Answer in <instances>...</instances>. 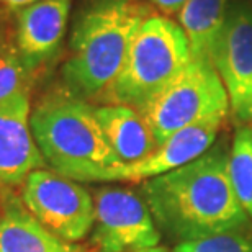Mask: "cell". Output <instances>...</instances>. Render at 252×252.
I'll use <instances>...</instances> for the list:
<instances>
[{
	"label": "cell",
	"instance_id": "6da1fadb",
	"mask_svg": "<svg viewBox=\"0 0 252 252\" xmlns=\"http://www.w3.org/2000/svg\"><path fill=\"white\" fill-rule=\"evenodd\" d=\"M228 158V144L220 141L193 162L144 180L143 196L167 238L179 244L223 231L251 229L252 221L231 185Z\"/></svg>",
	"mask_w": 252,
	"mask_h": 252
},
{
	"label": "cell",
	"instance_id": "7a4b0ae2",
	"mask_svg": "<svg viewBox=\"0 0 252 252\" xmlns=\"http://www.w3.org/2000/svg\"><path fill=\"white\" fill-rule=\"evenodd\" d=\"M149 15V8L136 0H89L75 17L70 56L61 69L67 94L82 100L105 95Z\"/></svg>",
	"mask_w": 252,
	"mask_h": 252
},
{
	"label": "cell",
	"instance_id": "3957f363",
	"mask_svg": "<svg viewBox=\"0 0 252 252\" xmlns=\"http://www.w3.org/2000/svg\"><path fill=\"white\" fill-rule=\"evenodd\" d=\"M30 128L46 164L75 182H115L122 165L95 108L74 95H51L30 115Z\"/></svg>",
	"mask_w": 252,
	"mask_h": 252
},
{
	"label": "cell",
	"instance_id": "277c9868",
	"mask_svg": "<svg viewBox=\"0 0 252 252\" xmlns=\"http://www.w3.org/2000/svg\"><path fill=\"white\" fill-rule=\"evenodd\" d=\"M191 61L187 36L167 17L149 15L129 44L125 64L103 97L139 110Z\"/></svg>",
	"mask_w": 252,
	"mask_h": 252
},
{
	"label": "cell",
	"instance_id": "5b68a950",
	"mask_svg": "<svg viewBox=\"0 0 252 252\" xmlns=\"http://www.w3.org/2000/svg\"><path fill=\"white\" fill-rule=\"evenodd\" d=\"M228 112V92L218 70L195 59L139 110L158 144L190 125Z\"/></svg>",
	"mask_w": 252,
	"mask_h": 252
},
{
	"label": "cell",
	"instance_id": "8992f818",
	"mask_svg": "<svg viewBox=\"0 0 252 252\" xmlns=\"http://www.w3.org/2000/svg\"><path fill=\"white\" fill-rule=\"evenodd\" d=\"M27 210L65 243L85 239L94 228V195L80 182L51 169H36L20 187Z\"/></svg>",
	"mask_w": 252,
	"mask_h": 252
},
{
	"label": "cell",
	"instance_id": "52a82bcc",
	"mask_svg": "<svg viewBox=\"0 0 252 252\" xmlns=\"http://www.w3.org/2000/svg\"><path fill=\"white\" fill-rule=\"evenodd\" d=\"M90 243L97 252H136L158 248L160 231L144 196L125 187L103 185L94 191Z\"/></svg>",
	"mask_w": 252,
	"mask_h": 252
},
{
	"label": "cell",
	"instance_id": "ba28073f",
	"mask_svg": "<svg viewBox=\"0 0 252 252\" xmlns=\"http://www.w3.org/2000/svg\"><path fill=\"white\" fill-rule=\"evenodd\" d=\"M213 64L228 92L229 110L241 125L252 122V7L233 2L213 54Z\"/></svg>",
	"mask_w": 252,
	"mask_h": 252
},
{
	"label": "cell",
	"instance_id": "9c48e42d",
	"mask_svg": "<svg viewBox=\"0 0 252 252\" xmlns=\"http://www.w3.org/2000/svg\"><path fill=\"white\" fill-rule=\"evenodd\" d=\"M226 117L228 115H215L174 133L149 158L120 165L115 182H144L193 162L215 144Z\"/></svg>",
	"mask_w": 252,
	"mask_h": 252
},
{
	"label": "cell",
	"instance_id": "30bf717a",
	"mask_svg": "<svg viewBox=\"0 0 252 252\" xmlns=\"http://www.w3.org/2000/svg\"><path fill=\"white\" fill-rule=\"evenodd\" d=\"M30 95L0 103V189L22 187L33 170L46 165L30 128Z\"/></svg>",
	"mask_w": 252,
	"mask_h": 252
},
{
	"label": "cell",
	"instance_id": "8fae6325",
	"mask_svg": "<svg viewBox=\"0 0 252 252\" xmlns=\"http://www.w3.org/2000/svg\"><path fill=\"white\" fill-rule=\"evenodd\" d=\"M69 12L70 0H39L18 12L15 44L25 69L32 75L58 54Z\"/></svg>",
	"mask_w": 252,
	"mask_h": 252
},
{
	"label": "cell",
	"instance_id": "7c38bea8",
	"mask_svg": "<svg viewBox=\"0 0 252 252\" xmlns=\"http://www.w3.org/2000/svg\"><path fill=\"white\" fill-rule=\"evenodd\" d=\"M0 200V252H84L44 228L12 190Z\"/></svg>",
	"mask_w": 252,
	"mask_h": 252
},
{
	"label": "cell",
	"instance_id": "4fadbf2b",
	"mask_svg": "<svg viewBox=\"0 0 252 252\" xmlns=\"http://www.w3.org/2000/svg\"><path fill=\"white\" fill-rule=\"evenodd\" d=\"M95 115L110 148L122 164H136L159 148L148 122L138 110L110 103L95 108Z\"/></svg>",
	"mask_w": 252,
	"mask_h": 252
},
{
	"label": "cell",
	"instance_id": "5bb4252c",
	"mask_svg": "<svg viewBox=\"0 0 252 252\" xmlns=\"http://www.w3.org/2000/svg\"><path fill=\"white\" fill-rule=\"evenodd\" d=\"M228 8L229 0H189L180 8L177 17L187 36L191 59L213 64V54Z\"/></svg>",
	"mask_w": 252,
	"mask_h": 252
},
{
	"label": "cell",
	"instance_id": "9a60e30c",
	"mask_svg": "<svg viewBox=\"0 0 252 252\" xmlns=\"http://www.w3.org/2000/svg\"><path fill=\"white\" fill-rule=\"evenodd\" d=\"M228 167L236 198L252 221V125H241L236 129Z\"/></svg>",
	"mask_w": 252,
	"mask_h": 252
},
{
	"label": "cell",
	"instance_id": "2e32d148",
	"mask_svg": "<svg viewBox=\"0 0 252 252\" xmlns=\"http://www.w3.org/2000/svg\"><path fill=\"white\" fill-rule=\"evenodd\" d=\"M32 77L20 59L15 39H8L0 28V103L30 95Z\"/></svg>",
	"mask_w": 252,
	"mask_h": 252
},
{
	"label": "cell",
	"instance_id": "e0dca14e",
	"mask_svg": "<svg viewBox=\"0 0 252 252\" xmlns=\"http://www.w3.org/2000/svg\"><path fill=\"white\" fill-rule=\"evenodd\" d=\"M174 252H252L251 229L223 231L175 244Z\"/></svg>",
	"mask_w": 252,
	"mask_h": 252
},
{
	"label": "cell",
	"instance_id": "ac0fdd59",
	"mask_svg": "<svg viewBox=\"0 0 252 252\" xmlns=\"http://www.w3.org/2000/svg\"><path fill=\"white\" fill-rule=\"evenodd\" d=\"M187 2L189 0H153V3L156 5V7L165 15L179 13L180 8H182Z\"/></svg>",
	"mask_w": 252,
	"mask_h": 252
},
{
	"label": "cell",
	"instance_id": "d6986e66",
	"mask_svg": "<svg viewBox=\"0 0 252 252\" xmlns=\"http://www.w3.org/2000/svg\"><path fill=\"white\" fill-rule=\"evenodd\" d=\"M39 0H0V5H3L5 8L12 10V12H20V10L30 7V5L36 3Z\"/></svg>",
	"mask_w": 252,
	"mask_h": 252
},
{
	"label": "cell",
	"instance_id": "ffe728a7",
	"mask_svg": "<svg viewBox=\"0 0 252 252\" xmlns=\"http://www.w3.org/2000/svg\"><path fill=\"white\" fill-rule=\"evenodd\" d=\"M136 252H169L167 249H164V248H151V249H143V251H136Z\"/></svg>",
	"mask_w": 252,
	"mask_h": 252
},
{
	"label": "cell",
	"instance_id": "44dd1931",
	"mask_svg": "<svg viewBox=\"0 0 252 252\" xmlns=\"http://www.w3.org/2000/svg\"><path fill=\"white\" fill-rule=\"evenodd\" d=\"M249 5H251V7H252V0H249V2H248Z\"/></svg>",
	"mask_w": 252,
	"mask_h": 252
}]
</instances>
